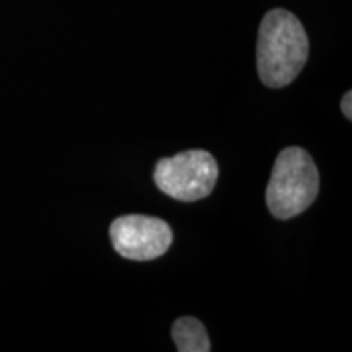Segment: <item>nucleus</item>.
Here are the masks:
<instances>
[{
    "label": "nucleus",
    "instance_id": "nucleus-6",
    "mask_svg": "<svg viewBox=\"0 0 352 352\" xmlns=\"http://www.w3.org/2000/svg\"><path fill=\"white\" fill-rule=\"evenodd\" d=\"M341 111L347 118V120H352V94L351 91H347V94L342 96Z\"/></svg>",
    "mask_w": 352,
    "mask_h": 352
},
{
    "label": "nucleus",
    "instance_id": "nucleus-5",
    "mask_svg": "<svg viewBox=\"0 0 352 352\" xmlns=\"http://www.w3.org/2000/svg\"><path fill=\"white\" fill-rule=\"evenodd\" d=\"M171 336L179 352H209L210 341L204 324L192 316H182L173 323Z\"/></svg>",
    "mask_w": 352,
    "mask_h": 352
},
{
    "label": "nucleus",
    "instance_id": "nucleus-3",
    "mask_svg": "<svg viewBox=\"0 0 352 352\" xmlns=\"http://www.w3.org/2000/svg\"><path fill=\"white\" fill-rule=\"evenodd\" d=\"M219 166L206 151H186L171 158H162L153 171L157 188L182 202L208 197L217 183Z\"/></svg>",
    "mask_w": 352,
    "mask_h": 352
},
{
    "label": "nucleus",
    "instance_id": "nucleus-1",
    "mask_svg": "<svg viewBox=\"0 0 352 352\" xmlns=\"http://www.w3.org/2000/svg\"><path fill=\"white\" fill-rule=\"evenodd\" d=\"M307 59L308 38L300 20L284 8L267 12L258 34V72L264 85H289L302 72Z\"/></svg>",
    "mask_w": 352,
    "mask_h": 352
},
{
    "label": "nucleus",
    "instance_id": "nucleus-2",
    "mask_svg": "<svg viewBox=\"0 0 352 352\" xmlns=\"http://www.w3.org/2000/svg\"><path fill=\"white\" fill-rule=\"evenodd\" d=\"M320 191V175L314 158L300 147L280 151L266 188V202L276 219L287 220L305 212Z\"/></svg>",
    "mask_w": 352,
    "mask_h": 352
},
{
    "label": "nucleus",
    "instance_id": "nucleus-4",
    "mask_svg": "<svg viewBox=\"0 0 352 352\" xmlns=\"http://www.w3.org/2000/svg\"><path fill=\"white\" fill-rule=\"evenodd\" d=\"M113 246L122 258L151 261L168 252L173 233L165 220L151 215H122L109 227Z\"/></svg>",
    "mask_w": 352,
    "mask_h": 352
}]
</instances>
